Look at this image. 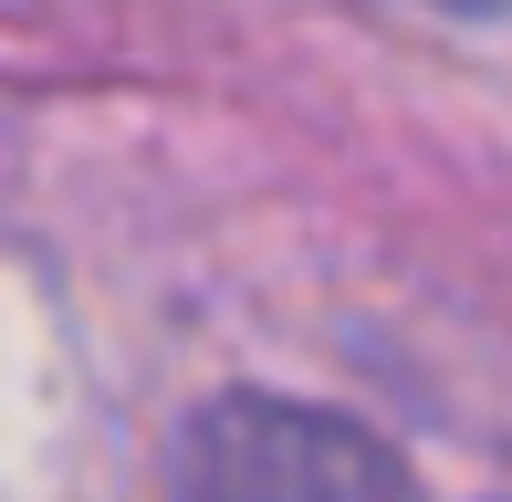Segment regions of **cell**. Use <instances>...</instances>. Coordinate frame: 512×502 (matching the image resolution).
<instances>
[{
    "label": "cell",
    "mask_w": 512,
    "mask_h": 502,
    "mask_svg": "<svg viewBox=\"0 0 512 502\" xmlns=\"http://www.w3.org/2000/svg\"><path fill=\"white\" fill-rule=\"evenodd\" d=\"M178 502H418V482L324 408L220 398L178 440Z\"/></svg>",
    "instance_id": "cell-1"
}]
</instances>
